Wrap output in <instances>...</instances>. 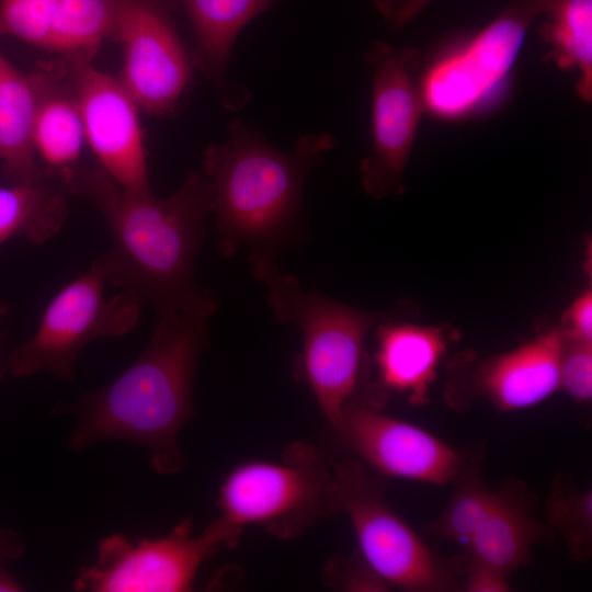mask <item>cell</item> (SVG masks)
<instances>
[{
	"instance_id": "cell-1",
	"label": "cell",
	"mask_w": 592,
	"mask_h": 592,
	"mask_svg": "<svg viewBox=\"0 0 592 592\" xmlns=\"http://www.w3.org/2000/svg\"><path fill=\"white\" fill-rule=\"evenodd\" d=\"M64 189L91 201L110 234L103 252L107 284L127 293L157 315L178 310H217L218 300L195 283L194 263L212 213L207 179L191 173L171 195L157 198L118 186L99 167L75 168Z\"/></svg>"
},
{
	"instance_id": "cell-2",
	"label": "cell",
	"mask_w": 592,
	"mask_h": 592,
	"mask_svg": "<svg viewBox=\"0 0 592 592\" xmlns=\"http://www.w3.org/2000/svg\"><path fill=\"white\" fill-rule=\"evenodd\" d=\"M215 312L191 309L157 315L141 354L110 384L77 402V424L68 447L83 452L103 441H130L149 449L157 474L181 471L185 457L177 437L194 413V380Z\"/></svg>"
},
{
	"instance_id": "cell-3",
	"label": "cell",
	"mask_w": 592,
	"mask_h": 592,
	"mask_svg": "<svg viewBox=\"0 0 592 592\" xmlns=\"http://www.w3.org/2000/svg\"><path fill=\"white\" fill-rule=\"evenodd\" d=\"M230 137L204 152L203 171L212 191L219 252L240 246L277 257L303 232L300 198L305 181L334 146L330 133L306 134L292 151L273 148L251 125L232 119Z\"/></svg>"
},
{
	"instance_id": "cell-4",
	"label": "cell",
	"mask_w": 592,
	"mask_h": 592,
	"mask_svg": "<svg viewBox=\"0 0 592 592\" xmlns=\"http://www.w3.org/2000/svg\"><path fill=\"white\" fill-rule=\"evenodd\" d=\"M254 278L264 283L275 318L294 323L303 334V364L317 405L334 430L356 388L365 338L394 312L362 310L304 289L280 271L276 255L252 252Z\"/></svg>"
},
{
	"instance_id": "cell-5",
	"label": "cell",
	"mask_w": 592,
	"mask_h": 592,
	"mask_svg": "<svg viewBox=\"0 0 592 592\" xmlns=\"http://www.w3.org/2000/svg\"><path fill=\"white\" fill-rule=\"evenodd\" d=\"M217 505L235 526H260L284 539L339 512L333 470L304 442L288 445L280 460L235 466L221 481Z\"/></svg>"
},
{
	"instance_id": "cell-6",
	"label": "cell",
	"mask_w": 592,
	"mask_h": 592,
	"mask_svg": "<svg viewBox=\"0 0 592 592\" xmlns=\"http://www.w3.org/2000/svg\"><path fill=\"white\" fill-rule=\"evenodd\" d=\"M107 280V263L101 253L46 305L33 335L8 357L11 375L25 377L46 371L70 380L87 344L134 329L143 305L124 292L106 297Z\"/></svg>"
},
{
	"instance_id": "cell-7",
	"label": "cell",
	"mask_w": 592,
	"mask_h": 592,
	"mask_svg": "<svg viewBox=\"0 0 592 592\" xmlns=\"http://www.w3.org/2000/svg\"><path fill=\"white\" fill-rule=\"evenodd\" d=\"M333 476L338 510L348 514L362 558L378 577L411 592L459 590L462 568L436 555L396 514L360 460L337 464Z\"/></svg>"
},
{
	"instance_id": "cell-8",
	"label": "cell",
	"mask_w": 592,
	"mask_h": 592,
	"mask_svg": "<svg viewBox=\"0 0 592 592\" xmlns=\"http://www.w3.org/2000/svg\"><path fill=\"white\" fill-rule=\"evenodd\" d=\"M186 519L168 535L134 543L123 534L105 537L96 562L73 582L84 592L191 591L202 563L220 547H235L242 530L219 516L195 536Z\"/></svg>"
},
{
	"instance_id": "cell-9",
	"label": "cell",
	"mask_w": 592,
	"mask_h": 592,
	"mask_svg": "<svg viewBox=\"0 0 592 592\" xmlns=\"http://www.w3.org/2000/svg\"><path fill=\"white\" fill-rule=\"evenodd\" d=\"M373 70L372 152L361 163L364 190L375 200L405 191L403 173L424 109L420 53L375 42L366 53Z\"/></svg>"
},
{
	"instance_id": "cell-10",
	"label": "cell",
	"mask_w": 592,
	"mask_h": 592,
	"mask_svg": "<svg viewBox=\"0 0 592 592\" xmlns=\"http://www.w3.org/2000/svg\"><path fill=\"white\" fill-rule=\"evenodd\" d=\"M542 0H509L463 49L439 61L421 81L424 107L442 117L464 115L506 77Z\"/></svg>"
},
{
	"instance_id": "cell-11",
	"label": "cell",
	"mask_w": 592,
	"mask_h": 592,
	"mask_svg": "<svg viewBox=\"0 0 592 592\" xmlns=\"http://www.w3.org/2000/svg\"><path fill=\"white\" fill-rule=\"evenodd\" d=\"M68 83L99 168L133 194H150L139 107L118 78L91 61L67 60Z\"/></svg>"
},
{
	"instance_id": "cell-12",
	"label": "cell",
	"mask_w": 592,
	"mask_h": 592,
	"mask_svg": "<svg viewBox=\"0 0 592 592\" xmlns=\"http://www.w3.org/2000/svg\"><path fill=\"white\" fill-rule=\"evenodd\" d=\"M114 37L122 46L118 80L140 110L171 113L192 76L187 53L164 11L151 0H117Z\"/></svg>"
},
{
	"instance_id": "cell-13",
	"label": "cell",
	"mask_w": 592,
	"mask_h": 592,
	"mask_svg": "<svg viewBox=\"0 0 592 592\" xmlns=\"http://www.w3.org/2000/svg\"><path fill=\"white\" fill-rule=\"evenodd\" d=\"M335 431L361 460L389 477L446 486L474 464L424 429L365 405L348 402Z\"/></svg>"
},
{
	"instance_id": "cell-14",
	"label": "cell",
	"mask_w": 592,
	"mask_h": 592,
	"mask_svg": "<svg viewBox=\"0 0 592 592\" xmlns=\"http://www.w3.org/2000/svg\"><path fill=\"white\" fill-rule=\"evenodd\" d=\"M563 342L561 330L553 329L499 355L464 353L451 365L448 398H483L501 412L534 407L560 388Z\"/></svg>"
},
{
	"instance_id": "cell-15",
	"label": "cell",
	"mask_w": 592,
	"mask_h": 592,
	"mask_svg": "<svg viewBox=\"0 0 592 592\" xmlns=\"http://www.w3.org/2000/svg\"><path fill=\"white\" fill-rule=\"evenodd\" d=\"M494 491L492 506L466 548L470 557L509 576L525 566L533 547L548 542L553 533L537 516L535 497L524 483L509 480Z\"/></svg>"
},
{
	"instance_id": "cell-16",
	"label": "cell",
	"mask_w": 592,
	"mask_h": 592,
	"mask_svg": "<svg viewBox=\"0 0 592 592\" xmlns=\"http://www.w3.org/2000/svg\"><path fill=\"white\" fill-rule=\"evenodd\" d=\"M277 0H183L195 36L194 61L230 111L246 106L249 90L227 77L228 61L240 30Z\"/></svg>"
},
{
	"instance_id": "cell-17",
	"label": "cell",
	"mask_w": 592,
	"mask_h": 592,
	"mask_svg": "<svg viewBox=\"0 0 592 592\" xmlns=\"http://www.w3.org/2000/svg\"><path fill=\"white\" fill-rule=\"evenodd\" d=\"M375 362L382 385L407 395L413 405L428 402L430 385L443 357L447 338L439 327L378 323Z\"/></svg>"
},
{
	"instance_id": "cell-18",
	"label": "cell",
	"mask_w": 592,
	"mask_h": 592,
	"mask_svg": "<svg viewBox=\"0 0 592 592\" xmlns=\"http://www.w3.org/2000/svg\"><path fill=\"white\" fill-rule=\"evenodd\" d=\"M38 96L32 125L36 157L60 179L76 168L86 135L70 86L64 87L53 73L37 72Z\"/></svg>"
},
{
	"instance_id": "cell-19",
	"label": "cell",
	"mask_w": 592,
	"mask_h": 592,
	"mask_svg": "<svg viewBox=\"0 0 592 592\" xmlns=\"http://www.w3.org/2000/svg\"><path fill=\"white\" fill-rule=\"evenodd\" d=\"M36 73L24 75L0 54V159L12 183L44 179L32 144Z\"/></svg>"
},
{
	"instance_id": "cell-20",
	"label": "cell",
	"mask_w": 592,
	"mask_h": 592,
	"mask_svg": "<svg viewBox=\"0 0 592 592\" xmlns=\"http://www.w3.org/2000/svg\"><path fill=\"white\" fill-rule=\"evenodd\" d=\"M68 214L66 190L48 180L0 186V246L12 239L43 244L59 234Z\"/></svg>"
},
{
	"instance_id": "cell-21",
	"label": "cell",
	"mask_w": 592,
	"mask_h": 592,
	"mask_svg": "<svg viewBox=\"0 0 592 592\" xmlns=\"http://www.w3.org/2000/svg\"><path fill=\"white\" fill-rule=\"evenodd\" d=\"M546 23L540 29L550 46L548 58L560 68L580 73L578 92L590 101L592 94V0H542Z\"/></svg>"
},
{
	"instance_id": "cell-22",
	"label": "cell",
	"mask_w": 592,
	"mask_h": 592,
	"mask_svg": "<svg viewBox=\"0 0 592 592\" xmlns=\"http://www.w3.org/2000/svg\"><path fill=\"white\" fill-rule=\"evenodd\" d=\"M117 0H59L48 50L67 60L91 61L100 45L114 37Z\"/></svg>"
},
{
	"instance_id": "cell-23",
	"label": "cell",
	"mask_w": 592,
	"mask_h": 592,
	"mask_svg": "<svg viewBox=\"0 0 592 592\" xmlns=\"http://www.w3.org/2000/svg\"><path fill=\"white\" fill-rule=\"evenodd\" d=\"M545 523L560 535L570 556L587 561L592 553V492L576 487L568 474H559L544 506Z\"/></svg>"
},
{
	"instance_id": "cell-24",
	"label": "cell",
	"mask_w": 592,
	"mask_h": 592,
	"mask_svg": "<svg viewBox=\"0 0 592 592\" xmlns=\"http://www.w3.org/2000/svg\"><path fill=\"white\" fill-rule=\"evenodd\" d=\"M454 485L455 492L430 531L442 540L467 546L488 515L496 491L488 487L475 464Z\"/></svg>"
},
{
	"instance_id": "cell-25",
	"label": "cell",
	"mask_w": 592,
	"mask_h": 592,
	"mask_svg": "<svg viewBox=\"0 0 592 592\" xmlns=\"http://www.w3.org/2000/svg\"><path fill=\"white\" fill-rule=\"evenodd\" d=\"M59 0H0V37L47 48Z\"/></svg>"
},
{
	"instance_id": "cell-26",
	"label": "cell",
	"mask_w": 592,
	"mask_h": 592,
	"mask_svg": "<svg viewBox=\"0 0 592 592\" xmlns=\"http://www.w3.org/2000/svg\"><path fill=\"white\" fill-rule=\"evenodd\" d=\"M560 387H563L577 402H589L591 400V343L565 337L560 362Z\"/></svg>"
},
{
	"instance_id": "cell-27",
	"label": "cell",
	"mask_w": 592,
	"mask_h": 592,
	"mask_svg": "<svg viewBox=\"0 0 592 592\" xmlns=\"http://www.w3.org/2000/svg\"><path fill=\"white\" fill-rule=\"evenodd\" d=\"M508 574L496 567L468 556L459 590L465 592H508L511 590Z\"/></svg>"
},
{
	"instance_id": "cell-28",
	"label": "cell",
	"mask_w": 592,
	"mask_h": 592,
	"mask_svg": "<svg viewBox=\"0 0 592 592\" xmlns=\"http://www.w3.org/2000/svg\"><path fill=\"white\" fill-rule=\"evenodd\" d=\"M592 295L587 289L566 312L563 328L560 329L568 339L591 343L592 339Z\"/></svg>"
},
{
	"instance_id": "cell-29",
	"label": "cell",
	"mask_w": 592,
	"mask_h": 592,
	"mask_svg": "<svg viewBox=\"0 0 592 592\" xmlns=\"http://www.w3.org/2000/svg\"><path fill=\"white\" fill-rule=\"evenodd\" d=\"M24 551L21 537L10 528L0 530V592H20L22 585L7 570L4 562L18 558Z\"/></svg>"
},
{
	"instance_id": "cell-30",
	"label": "cell",
	"mask_w": 592,
	"mask_h": 592,
	"mask_svg": "<svg viewBox=\"0 0 592 592\" xmlns=\"http://www.w3.org/2000/svg\"><path fill=\"white\" fill-rule=\"evenodd\" d=\"M385 20L401 26L411 20L429 2V0H373Z\"/></svg>"
},
{
	"instance_id": "cell-31",
	"label": "cell",
	"mask_w": 592,
	"mask_h": 592,
	"mask_svg": "<svg viewBox=\"0 0 592 592\" xmlns=\"http://www.w3.org/2000/svg\"><path fill=\"white\" fill-rule=\"evenodd\" d=\"M4 314H5V308L3 306H0V320ZM2 373H3V366L0 362V376L2 375Z\"/></svg>"
}]
</instances>
